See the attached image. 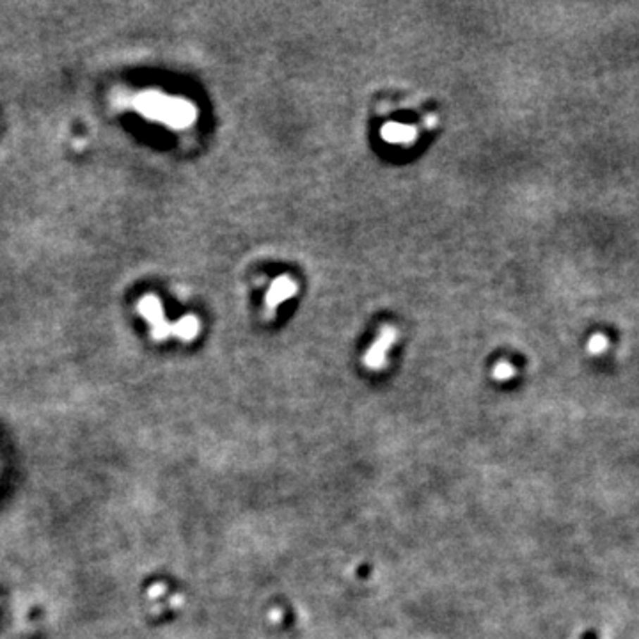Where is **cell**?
<instances>
[{
  "label": "cell",
  "instance_id": "obj_3",
  "mask_svg": "<svg viewBox=\"0 0 639 639\" xmlns=\"http://www.w3.org/2000/svg\"><path fill=\"white\" fill-rule=\"evenodd\" d=\"M395 336H396V333L392 329H389V327L387 329L382 330V334H380V337L377 340V343L373 345V348H371L366 355L368 366H373V368L382 366V362L385 361V352H387V348L391 347V343L395 341Z\"/></svg>",
  "mask_w": 639,
  "mask_h": 639
},
{
  "label": "cell",
  "instance_id": "obj_5",
  "mask_svg": "<svg viewBox=\"0 0 639 639\" xmlns=\"http://www.w3.org/2000/svg\"><path fill=\"white\" fill-rule=\"evenodd\" d=\"M511 373H514V368L507 366V364H501V366L495 368V377H499V378H507V377H510Z\"/></svg>",
  "mask_w": 639,
  "mask_h": 639
},
{
  "label": "cell",
  "instance_id": "obj_1",
  "mask_svg": "<svg viewBox=\"0 0 639 639\" xmlns=\"http://www.w3.org/2000/svg\"><path fill=\"white\" fill-rule=\"evenodd\" d=\"M135 108L146 118L156 119V121L174 126V128H185L196 119V108L189 101L163 97L160 93L137 97Z\"/></svg>",
  "mask_w": 639,
  "mask_h": 639
},
{
  "label": "cell",
  "instance_id": "obj_2",
  "mask_svg": "<svg viewBox=\"0 0 639 639\" xmlns=\"http://www.w3.org/2000/svg\"><path fill=\"white\" fill-rule=\"evenodd\" d=\"M295 292L297 286L290 278L275 279L273 285L270 286L268 293H266V306L273 309V307H278L281 302H285L286 299H290Z\"/></svg>",
  "mask_w": 639,
  "mask_h": 639
},
{
  "label": "cell",
  "instance_id": "obj_4",
  "mask_svg": "<svg viewBox=\"0 0 639 639\" xmlns=\"http://www.w3.org/2000/svg\"><path fill=\"white\" fill-rule=\"evenodd\" d=\"M416 128L409 125H398V123H387L382 130V137L387 142L398 144V142H412L416 139Z\"/></svg>",
  "mask_w": 639,
  "mask_h": 639
}]
</instances>
